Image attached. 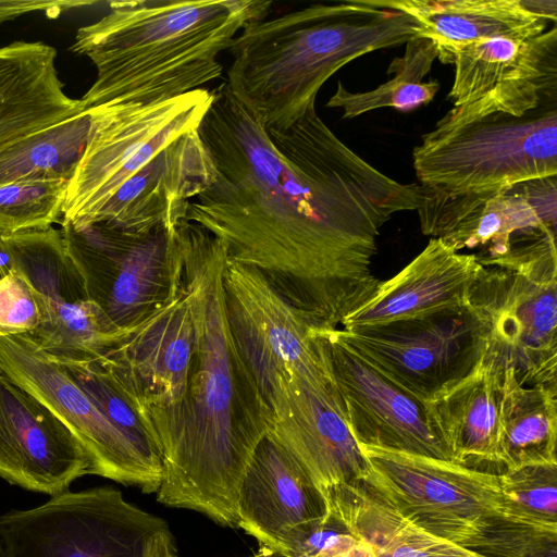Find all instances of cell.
<instances>
[{
	"instance_id": "6da1fadb",
	"label": "cell",
	"mask_w": 557,
	"mask_h": 557,
	"mask_svg": "<svg viewBox=\"0 0 557 557\" xmlns=\"http://www.w3.org/2000/svg\"><path fill=\"white\" fill-rule=\"evenodd\" d=\"M212 91L199 126L209 180L185 220L310 324L339 329L380 284L371 264L383 225L417 210L421 186L371 165L315 109L286 129H267L225 82Z\"/></svg>"
},
{
	"instance_id": "7a4b0ae2",
	"label": "cell",
	"mask_w": 557,
	"mask_h": 557,
	"mask_svg": "<svg viewBox=\"0 0 557 557\" xmlns=\"http://www.w3.org/2000/svg\"><path fill=\"white\" fill-rule=\"evenodd\" d=\"M175 234L195 337L182 403L158 440L163 472L157 500L237 528L238 487L269 433L267 408L227 320L224 245L186 220Z\"/></svg>"
},
{
	"instance_id": "3957f363",
	"label": "cell",
	"mask_w": 557,
	"mask_h": 557,
	"mask_svg": "<svg viewBox=\"0 0 557 557\" xmlns=\"http://www.w3.org/2000/svg\"><path fill=\"white\" fill-rule=\"evenodd\" d=\"M213 91L199 88L147 104H111L90 114L87 143L69 180L63 220L146 235L173 230L208 183L199 135Z\"/></svg>"
},
{
	"instance_id": "277c9868",
	"label": "cell",
	"mask_w": 557,
	"mask_h": 557,
	"mask_svg": "<svg viewBox=\"0 0 557 557\" xmlns=\"http://www.w3.org/2000/svg\"><path fill=\"white\" fill-rule=\"evenodd\" d=\"M99 21L78 28L71 50L96 67L79 99L84 110L147 104L182 96L222 75L218 57L272 2L126 0L109 2Z\"/></svg>"
},
{
	"instance_id": "5b68a950",
	"label": "cell",
	"mask_w": 557,
	"mask_h": 557,
	"mask_svg": "<svg viewBox=\"0 0 557 557\" xmlns=\"http://www.w3.org/2000/svg\"><path fill=\"white\" fill-rule=\"evenodd\" d=\"M420 34L414 18L376 0L313 3L247 24L228 49L225 83L267 129H286L315 109L341 67Z\"/></svg>"
},
{
	"instance_id": "8992f818",
	"label": "cell",
	"mask_w": 557,
	"mask_h": 557,
	"mask_svg": "<svg viewBox=\"0 0 557 557\" xmlns=\"http://www.w3.org/2000/svg\"><path fill=\"white\" fill-rule=\"evenodd\" d=\"M362 484L420 529L486 557H557V531L515 520L498 474L451 460L359 446Z\"/></svg>"
},
{
	"instance_id": "52a82bcc",
	"label": "cell",
	"mask_w": 557,
	"mask_h": 557,
	"mask_svg": "<svg viewBox=\"0 0 557 557\" xmlns=\"http://www.w3.org/2000/svg\"><path fill=\"white\" fill-rule=\"evenodd\" d=\"M419 185L444 195L510 189L557 174L556 100L522 116L453 107L412 150Z\"/></svg>"
},
{
	"instance_id": "ba28073f",
	"label": "cell",
	"mask_w": 557,
	"mask_h": 557,
	"mask_svg": "<svg viewBox=\"0 0 557 557\" xmlns=\"http://www.w3.org/2000/svg\"><path fill=\"white\" fill-rule=\"evenodd\" d=\"M470 307L486 331L484 364L498 376L511 370L523 386L557 389L556 244L483 267Z\"/></svg>"
},
{
	"instance_id": "9c48e42d",
	"label": "cell",
	"mask_w": 557,
	"mask_h": 557,
	"mask_svg": "<svg viewBox=\"0 0 557 557\" xmlns=\"http://www.w3.org/2000/svg\"><path fill=\"white\" fill-rule=\"evenodd\" d=\"M168 523L99 486L49 496L0 516L1 557H147Z\"/></svg>"
},
{
	"instance_id": "30bf717a",
	"label": "cell",
	"mask_w": 557,
	"mask_h": 557,
	"mask_svg": "<svg viewBox=\"0 0 557 557\" xmlns=\"http://www.w3.org/2000/svg\"><path fill=\"white\" fill-rule=\"evenodd\" d=\"M61 233L90 299L120 330L148 318L181 285L175 227L137 235L100 223L62 221Z\"/></svg>"
},
{
	"instance_id": "8fae6325",
	"label": "cell",
	"mask_w": 557,
	"mask_h": 557,
	"mask_svg": "<svg viewBox=\"0 0 557 557\" xmlns=\"http://www.w3.org/2000/svg\"><path fill=\"white\" fill-rule=\"evenodd\" d=\"M335 332L385 377L423 403L472 373L486 347L484 323L470 306L458 312Z\"/></svg>"
},
{
	"instance_id": "7c38bea8",
	"label": "cell",
	"mask_w": 557,
	"mask_h": 557,
	"mask_svg": "<svg viewBox=\"0 0 557 557\" xmlns=\"http://www.w3.org/2000/svg\"><path fill=\"white\" fill-rule=\"evenodd\" d=\"M0 367L75 435L85 449L90 474L144 493H157L162 463L139 450L95 405L69 370L28 334L0 337Z\"/></svg>"
},
{
	"instance_id": "4fadbf2b",
	"label": "cell",
	"mask_w": 557,
	"mask_h": 557,
	"mask_svg": "<svg viewBox=\"0 0 557 557\" xmlns=\"http://www.w3.org/2000/svg\"><path fill=\"white\" fill-rule=\"evenodd\" d=\"M194 337L190 297L182 272L181 285L165 304L94 358L157 445L182 403Z\"/></svg>"
},
{
	"instance_id": "5bb4252c",
	"label": "cell",
	"mask_w": 557,
	"mask_h": 557,
	"mask_svg": "<svg viewBox=\"0 0 557 557\" xmlns=\"http://www.w3.org/2000/svg\"><path fill=\"white\" fill-rule=\"evenodd\" d=\"M3 238L12 269L35 292L40 322L28 335L42 350L59 361L90 359L126 334L90 299L61 231L51 226Z\"/></svg>"
},
{
	"instance_id": "9a60e30c",
	"label": "cell",
	"mask_w": 557,
	"mask_h": 557,
	"mask_svg": "<svg viewBox=\"0 0 557 557\" xmlns=\"http://www.w3.org/2000/svg\"><path fill=\"white\" fill-rule=\"evenodd\" d=\"M269 433L304 467L326 500L338 488L362 483L368 463L348 428L334 388L274 373L256 381Z\"/></svg>"
},
{
	"instance_id": "2e32d148",
	"label": "cell",
	"mask_w": 557,
	"mask_h": 557,
	"mask_svg": "<svg viewBox=\"0 0 557 557\" xmlns=\"http://www.w3.org/2000/svg\"><path fill=\"white\" fill-rule=\"evenodd\" d=\"M314 329L358 446L451 460L429 403L385 377L343 343L336 329Z\"/></svg>"
},
{
	"instance_id": "e0dca14e",
	"label": "cell",
	"mask_w": 557,
	"mask_h": 557,
	"mask_svg": "<svg viewBox=\"0 0 557 557\" xmlns=\"http://www.w3.org/2000/svg\"><path fill=\"white\" fill-rule=\"evenodd\" d=\"M556 46L553 25L531 38L481 39L447 48L437 55L455 69L447 98L467 112L522 116L556 100Z\"/></svg>"
},
{
	"instance_id": "ac0fdd59",
	"label": "cell",
	"mask_w": 557,
	"mask_h": 557,
	"mask_svg": "<svg viewBox=\"0 0 557 557\" xmlns=\"http://www.w3.org/2000/svg\"><path fill=\"white\" fill-rule=\"evenodd\" d=\"M90 474L82 444L38 399L0 377V479L49 496Z\"/></svg>"
},
{
	"instance_id": "d6986e66",
	"label": "cell",
	"mask_w": 557,
	"mask_h": 557,
	"mask_svg": "<svg viewBox=\"0 0 557 557\" xmlns=\"http://www.w3.org/2000/svg\"><path fill=\"white\" fill-rule=\"evenodd\" d=\"M237 528L283 552L300 532L329 517L326 500L296 458L267 434L242 476Z\"/></svg>"
},
{
	"instance_id": "ffe728a7",
	"label": "cell",
	"mask_w": 557,
	"mask_h": 557,
	"mask_svg": "<svg viewBox=\"0 0 557 557\" xmlns=\"http://www.w3.org/2000/svg\"><path fill=\"white\" fill-rule=\"evenodd\" d=\"M421 231L454 249H480L479 263L488 267L505 256L513 242L554 230L532 203L522 183L510 189L444 195L421 187L417 208Z\"/></svg>"
},
{
	"instance_id": "44dd1931",
	"label": "cell",
	"mask_w": 557,
	"mask_h": 557,
	"mask_svg": "<svg viewBox=\"0 0 557 557\" xmlns=\"http://www.w3.org/2000/svg\"><path fill=\"white\" fill-rule=\"evenodd\" d=\"M482 270L474 253H462L443 239L431 238L400 272L380 282L371 298L348 314L339 329L461 311L470 306L471 290Z\"/></svg>"
},
{
	"instance_id": "7402d4cb",
	"label": "cell",
	"mask_w": 557,
	"mask_h": 557,
	"mask_svg": "<svg viewBox=\"0 0 557 557\" xmlns=\"http://www.w3.org/2000/svg\"><path fill=\"white\" fill-rule=\"evenodd\" d=\"M414 18L420 36L443 50L481 39L541 35L556 24L557 2L534 0H376Z\"/></svg>"
},
{
	"instance_id": "603a6c76",
	"label": "cell",
	"mask_w": 557,
	"mask_h": 557,
	"mask_svg": "<svg viewBox=\"0 0 557 557\" xmlns=\"http://www.w3.org/2000/svg\"><path fill=\"white\" fill-rule=\"evenodd\" d=\"M55 60L40 41L0 47V146L84 111L64 91Z\"/></svg>"
},
{
	"instance_id": "cb8c5ba5",
	"label": "cell",
	"mask_w": 557,
	"mask_h": 557,
	"mask_svg": "<svg viewBox=\"0 0 557 557\" xmlns=\"http://www.w3.org/2000/svg\"><path fill=\"white\" fill-rule=\"evenodd\" d=\"M500 398L499 376L481 362L429 403L453 461L474 469L479 465H502Z\"/></svg>"
},
{
	"instance_id": "d4e9b609",
	"label": "cell",
	"mask_w": 557,
	"mask_h": 557,
	"mask_svg": "<svg viewBox=\"0 0 557 557\" xmlns=\"http://www.w3.org/2000/svg\"><path fill=\"white\" fill-rule=\"evenodd\" d=\"M327 512L348 533L369 543L377 557H486L420 529L362 483L335 491Z\"/></svg>"
},
{
	"instance_id": "484cf974",
	"label": "cell",
	"mask_w": 557,
	"mask_h": 557,
	"mask_svg": "<svg viewBox=\"0 0 557 557\" xmlns=\"http://www.w3.org/2000/svg\"><path fill=\"white\" fill-rule=\"evenodd\" d=\"M500 380V462L506 470L557 463V389L523 386L511 370Z\"/></svg>"
},
{
	"instance_id": "4316f807",
	"label": "cell",
	"mask_w": 557,
	"mask_h": 557,
	"mask_svg": "<svg viewBox=\"0 0 557 557\" xmlns=\"http://www.w3.org/2000/svg\"><path fill=\"white\" fill-rule=\"evenodd\" d=\"M90 114L84 110L0 146V185L69 181L85 149Z\"/></svg>"
},
{
	"instance_id": "83f0119b",
	"label": "cell",
	"mask_w": 557,
	"mask_h": 557,
	"mask_svg": "<svg viewBox=\"0 0 557 557\" xmlns=\"http://www.w3.org/2000/svg\"><path fill=\"white\" fill-rule=\"evenodd\" d=\"M405 46L404 54L394 58L387 67L389 79L358 92L346 89L338 81L326 107L341 109L342 119L349 120L381 108L410 111L429 104L441 88L437 79H424L437 59L436 45L428 37L417 36Z\"/></svg>"
},
{
	"instance_id": "f1b7e54d",
	"label": "cell",
	"mask_w": 557,
	"mask_h": 557,
	"mask_svg": "<svg viewBox=\"0 0 557 557\" xmlns=\"http://www.w3.org/2000/svg\"><path fill=\"white\" fill-rule=\"evenodd\" d=\"M67 183L50 180L0 185V234L51 227L63 213Z\"/></svg>"
},
{
	"instance_id": "f546056e",
	"label": "cell",
	"mask_w": 557,
	"mask_h": 557,
	"mask_svg": "<svg viewBox=\"0 0 557 557\" xmlns=\"http://www.w3.org/2000/svg\"><path fill=\"white\" fill-rule=\"evenodd\" d=\"M498 476L507 509L515 520L557 530V463L506 470Z\"/></svg>"
},
{
	"instance_id": "4dcf8cb0",
	"label": "cell",
	"mask_w": 557,
	"mask_h": 557,
	"mask_svg": "<svg viewBox=\"0 0 557 557\" xmlns=\"http://www.w3.org/2000/svg\"><path fill=\"white\" fill-rule=\"evenodd\" d=\"M59 362L69 370L95 405L115 428L145 455L162 463L158 445L140 422L132 406L117 391L96 359Z\"/></svg>"
},
{
	"instance_id": "1f68e13d",
	"label": "cell",
	"mask_w": 557,
	"mask_h": 557,
	"mask_svg": "<svg viewBox=\"0 0 557 557\" xmlns=\"http://www.w3.org/2000/svg\"><path fill=\"white\" fill-rule=\"evenodd\" d=\"M40 322L35 292L16 270L0 278V337L30 334Z\"/></svg>"
},
{
	"instance_id": "d6a6232c",
	"label": "cell",
	"mask_w": 557,
	"mask_h": 557,
	"mask_svg": "<svg viewBox=\"0 0 557 557\" xmlns=\"http://www.w3.org/2000/svg\"><path fill=\"white\" fill-rule=\"evenodd\" d=\"M92 4L94 1L0 0V23L38 11L57 16L64 10Z\"/></svg>"
},
{
	"instance_id": "836d02e7",
	"label": "cell",
	"mask_w": 557,
	"mask_h": 557,
	"mask_svg": "<svg viewBox=\"0 0 557 557\" xmlns=\"http://www.w3.org/2000/svg\"><path fill=\"white\" fill-rule=\"evenodd\" d=\"M315 557H377L373 547L351 535L344 532L335 542L321 550Z\"/></svg>"
},
{
	"instance_id": "e575fe53",
	"label": "cell",
	"mask_w": 557,
	"mask_h": 557,
	"mask_svg": "<svg viewBox=\"0 0 557 557\" xmlns=\"http://www.w3.org/2000/svg\"><path fill=\"white\" fill-rule=\"evenodd\" d=\"M147 557H178L171 532L158 535L150 544Z\"/></svg>"
},
{
	"instance_id": "d590c367",
	"label": "cell",
	"mask_w": 557,
	"mask_h": 557,
	"mask_svg": "<svg viewBox=\"0 0 557 557\" xmlns=\"http://www.w3.org/2000/svg\"><path fill=\"white\" fill-rule=\"evenodd\" d=\"M12 270V260L4 242L3 236L0 234V278L5 276Z\"/></svg>"
},
{
	"instance_id": "8d00e7d4",
	"label": "cell",
	"mask_w": 557,
	"mask_h": 557,
	"mask_svg": "<svg viewBox=\"0 0 557 557\" xmlns=\"http://www.w3.org/2000/svg\"><path fill=\"white\" fill-rule=\"evenodd\" d=\"M251 557H288L277 549L261 546L260 550Z\"/></svg>"
},
{
	"instance_id": "74e56055",
	"label": "cell",
	"mask_w": 557,
	"mask_h": 557,
	"mask_svg": "<svg viewBox=\"0 0 557 557\" xmlns=\"http://www.w3.org/2000/svg\"><path fill=\"white\" fill-rule=\"evenodd\" d=\"M2 374H3V372H2L1 367H0V377H1Z\"/></svg>"
},
{
	"instance_id": "f35d334b",
	"label": "cell",
	"mask_w": 557,
	"mask_h": 557,
	"mask_svg": "<svg viewBox=\"0 0 557 557\" xmlns=\"http://www.w3.org/2000/svg\"><path fill=\"white\" fill-rule=\"evenodd\" d=\"M0 557H1V554H0Z\"/></svg>"
}]
</instances>
